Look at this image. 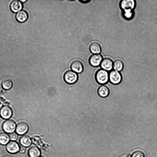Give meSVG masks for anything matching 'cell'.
<instances>
[{"label": "cell", "instance_id": "6da1fadb", "mask_svg": "<svg viewBox=\"0 0 157 157\" xmlns=\"http://www.w3.org/2000/svg\"><path fill=\"white\" fill-rule=\"evenodd\" d=\"M136 5L134 0H122L120 3V7L122 10L124 17L129 19L133 15V10Z\"/></svg>", "mask_w": 157, "mask_h": 157}, {"label": "cell", "instance_id": "7a4b0ae2", "mask_svg": "<svg viewBox=\"0 0 157 157\" xmlns=\"http://www.w3.org/2000/svg\"><path fill=\"white\" fill-rule=\"evenodd\" d=\"M95 78L98 84L101 85L105 84L109 80V74L108 72L102 69H100L96 72Z\"/></svg>", "mask_w": 157, "mask_h": 157}, {"label": "cell", "instance_id": "3957f363", "mask_svg": "<svg viewBox=\"0 0 157 157\" xmlns=\"http://www.w3.org/2000/svg\"><path fill=\"white\" fill-rule=\"evenodd\" d=\"M78 77V75L76 73L71 70L67 71L64 76L65 82L69 84L75 83L77 81Z\"/></svg>", "mask_w": 157, "mask_h": 157}, {"label": "cell", "instance_id": "277c9868", "mask_svg": "<svg viewBox=\"0 0 157 157\" xmlns=\"http://www.w3.org/2000/svg\"><path fill=\"white\" fill-rule=\"evenodd\" d=\"M122 79V75L119 72L114 70L110 72L109 80L112 84L118 85L121 83Z\"/></svg>", "mask_w": 157, "mask_h": 157}, {"label": "cell", "instance_id": "5b68a950", "mask_svg": "<svg viewBox=\"0 0 157 157\" xmlns=\"http://www.w3.org/2000/svg\"><path fill=\"white\" fill-rule=\"evenodd\" d=\"M2 128L3 130L5 132L12 134L15 132L16 129V123L13 120H7L3 123Z\"/></svg>", "mask_w": 157, "mask_h": 157}, {"label": "cell", "instance_id": "8992f818", "mask_svg": "<svg viewBox=\"0 0 157 157\" xmlns=\"http://www.w3.org/2000/svg\"><path fill=\"white\" fill-rule=\"evenodd\" d=\"M29 128L27 122H21L17 124L16 132L18 135H22L28 132Z\"/></svg>", "mask_w": 157, "mask_h": 157}, {"label": "cell", "instance_id": "52a82bcc", "mask_svg": "<svg viewBox=\"0 0 157 157\" xmlns=\"http://www.w3.org/2000/svg\"><path fill=\"white\" fill-rule=\"evenodd\" d=\"M102 60V56L101 55L94 54L90 57L89 62L92 66L96 67L101 64Z\"/></svg>", "mask_w": 157, "mask_h": 157}, {"label": "cell", "instance_id": "ba28073f", "mask_svg": "<svg viewBox=\"0 0 157 157\" xmlns=\"http://www.w3.org/2000/svg\"><path fill=\"white\" fill-rule=\"evenodd\" d=\"M13 112L12 109L8 106H5L0 110V116L4 119H8L12 116Z\"/></svg>", "mask_w": 157, "mask_h": 157}, {"label": "cell", "instance_id": "9c48e42d", "mask_svg": "<svg viewBox=\"0 0 157 157\" xmlns=\"http://www.w3.org/2000/svg\"><path fill=\"white\" fill-rule=\"evenodd\" d=\"M113 63L112 61L109 58L103 59L100 64L102 69L108 72L111 71L113 68Z\"/></svg>", "mask_w": 157, "mask_h": 157}, {"label": "cell", "instance_id": "30bf717a", "mask_svg": "<svg viewBox=\"0 0 157 157\" xmlns=\"http://www.w3.org/2000/svg\"><path fill=\"white\" fill-rule=\"evenodd\" d=\"M6 149L10 153L15 154L18 152L20 150L18 144L15 141H11L7 145Z\"/></svg>", "mask_w": 157, "mask_h": 157}, {"label": "cell", "instance_id": "8fae6325", "mask_svg": "<svg viewBox=\"0 0 157 157\" xmlns=\"http://www.w3.org/2000/svg\"><path fill=\"white\" fill-rule=\"evenodd\" d=\"M71 68L72 71L78 73H82L84 69L83 64L80 61L78 60L75 61L72 63Z\"/></svg>", "mask_w": 157, "mask_h": 157}, {"label": "cell", "instance_id": "7c38bea8", "mask_svg": "<svg viewBox=\"0 0 157 157\" xmlns=\"http://www.w3.org/2000/svg\"><path fill=\"white\" fill-rule=\"evenodd\" d=\"M28 18V13L24 10L18 12L15 15L16 20L20 23L26 22Z\"/></svg>", "mask_w": 157, "mask_h": 157}, {"label": "cell", "instance_id": "4fadbf2b", "mask_svg": "<svg viewBox=\"0 0 157 157\" xmlns=\"http://www.w3.org/2000/svg\"><path fill=\"white\" fill-rule=\"evenodd\" d=\"M23 7L22 2L20 1H14L11 3L10 6L11 10L14 13L20 11Z\"/></svg>", "mask_w": 157, "mask_h": 157}, {"label": "cell", "instance_id": "5bb4252c", "mask_svg": "<svg viewBox=\"0 0 157 157\" xmlns=\"http://www.w3.org/2000/svg\"><path fill=\"white\" fill-rule=\"evenodd\" d=\"M98 93L100 96L103 98L106 97L109 95L110 91L107 86L103 85L98 89Z\"/></svg>", "mask_w": 157, "mask_h": 157}, {"label": "cell", "instance_id": "9a60e30c", "mask_svg": "<svg viewBox=\"0 0 157 157\" xmlns=\"http://www.w3.org/2000/svg\"><path fill=\"white\" fill-rule=\"evenodd\" d=\"M89 49L91 53L94 54H99L101 50L100 45L96 42L91 43L89 46Z\"/></svg>", "mask_w": 157, "mask_h": 157}, {"label": "cell", "instance_id": "2e32d148", "mask_svg": "<svg viewBox=\"0 0 157 157\" xmlns=\"http://www.w3.org/2000/svg\"><path fill=\"white\" fill-rule=\"evenodd\" d=\"M20 144L24 147H28L30 146L32 141L28 135L22 136L20 139Z\"/></svg>", "mask_w": 157, "mask_h": 157}, {"label": "cell", "instance_id": "e0dca14e", "mask_svg": "<svg viewBox=\"0 0 157 157\" xmlns=\"http://www.w3.org/2000/svg\"><path fill=\"white\" fill-rule=\"evenodd\" d=\"M2 85L3 88L5 90H9L12 87L13 82L12 80L9 78H6L2 80Z\"/></svg>", "mask_w": 157, "mask_h": 157}, {"label": "cell", "instance_id": "ac0fdd59", "mask_svg": "<svg viewBox=\"0 0 157 157\" xmlns=\"http://www.w3.org/2000/svg\"><path fill=\"white\" fill-rule=\"evenodd\" d=\"M28 154L30 157H39L41 152L38 148L36 146H33L30 149Z\"/></svg>", "mask_w": 157, "mask_h": 157}, {"label": "cell", "instance_id": "d6986e66", "mask_svg": "<svg viewBox=\"0 0 157 157\" xmlns=\"http://www.w3.org/2000/svg\"><path fill=\"white\" fill-rule=\"evenodd\" d=\"M10 139V136L7 134L5 133L0 134V144L6 145L8 143Z\"/></svg>", "mask_w": 157, "mask_h": 157}, {"label": "cell", "instance_id": "ffe728a7", "mask_svg": "<svg viewBox=\"0 0 157 157\" xmlns=\"http://www.w3.org/2000/svg\"><path fill=\"white\" fill-rule=\"evenodd\" d=\"M123 67V63L121 60H116L113 63V68L115 70L119 72L122 70Z\"/></svg>", "mask_w": 157, "mask_h": 157}, {"label": "cell", "instance_id": "44dd1931", "mask_svg": "<svg viewBox=\"0 0 157 157\" xmlns=\"http://www.w3.org/2000/svg\"><path fill=\"white\" fill-rule=\"evenodd\" d=\"M131 157H145V155L143 152L140 150H137L132 153Z\"/></svg>", "mask_w": 157, "mask_h": 157}, {"label": "cell", "instance_id": "7402d4cb", "mask_svg": "<svg viewBox=\"0 0 157 157\" xmlns=\"http://www.w3.org/2000/svg\"><path fill=\"white\" fill-rule=\"evenodd\" d=\"M18 136L15 133H12L10 135V139L12 141H15L16 140Z\"/></svg>", "mask_w": 157, "mask_h": 157}, {"label": "cell", "instance_id": "603a6c76", "mask_svg": "<svg viewBox=\"0 0 157 157\" xmlns=\"http://www.w3.org/2000/svg\"><path fill=\"white\" fill-rule=\"evenodd\" d=\"M25 147L23 146H21L20 148L19 152L21 153H24L25 151Z\"/></svg>", "mask_w": 157, "mask_h": 157}, {"label": "cell", "instance_id": "cb8c5ba5", "mask_svg": "<svg viewBox=\"0 0 157 157\" xmlns=\"http://www.w3.org/2000/svg\"><path fill=\"white\" fill-rule=\"evenodd\" d=\"M79 1L81 3L83 4H87L90 1L89 0H80Z\"/></svg>", "mask_w": 157, "mask_h": 157}, {"label": "cell", "instance_id": "d4e9b609", "mask_svg": "<svg viewBox=\"0 0 157 157\" xmlns=\"http://www.w3.org/2000/svg\"><path fill=\"white\" fill-rule=\"evenodd\" d=\"M22 3H24L27 1L26 0H24V1H20Z\"/></svg>", "mask_w": 157, "mask_h": 157}]
</instances>
